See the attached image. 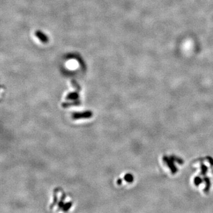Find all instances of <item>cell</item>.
<instances>
[{
  "label": "cell",
  "mask_w": 213,
  "mask_h": 213,
  "mask_svg": "<svg viewBox=\"0 0 213 213\" xmlns=\"http://www.w3.org/2000/svg\"><path fill=\"white\" fill-rule=\"evenodd\" d=\"M77 97H78V94L76 93H72V94H69V95L68 96V98L70 99H75Z\"/></svg>",
  "instance_id": "3"
},
{
  "label": "cell",
  "mask_w": 213,
  "mask_h": 213,
  "mask_svg": "<svg viewBox=\"0 0 213 213\" xmlns=\"http://www.w3.org/2000/svg\"><path fill=\"white\" fill-rule=\"evenodd\" d=\"M36 36L42 42L46 43L48 41V37L40 31H37L36 32Z\"/></svg>",
  "instance_id": "2"
},
{
  "label": "cell",
  "mask_w": 213,
  "mask_h": 213,
  "mask_svg": "<svg viewBox=\"0 0 213 213\" xmlns=\"http://www.w3.org/2000/svg\"><path fill=\"white\" fill-rule=\"evenodd\" d=\"M91 112H84L82 113H74L73 117L74 119H79L80 118H88L91 116Z\"/></svg>",
  "instance_id": "1"
}]
</instances>
